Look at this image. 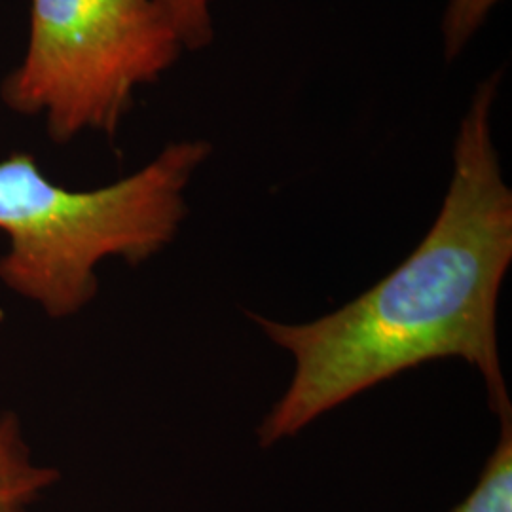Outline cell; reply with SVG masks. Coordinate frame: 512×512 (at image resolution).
I'll return each mask as SVG.
<instances>
[{
    "instance_id": "1",
    "label": "cell",
    "mask_w": 512,
    "mask_h": 512,
    "mask_svg": "<svg viewBox=\"0 0 512 512\" xmlns=\"http://www.w3.org/2000/svg\"><path fill=\"white\" fill-rule=\"evenodd\" d=\"M503 78L494 71L476 84L439 215L391 274L308 323L247 311L294 359L289 387L256 429L260 448L296 437L336 406L439 359L476 368L492 412L512 414L497 344V302L512 262V190L494 141Z\"/></svg>"
},
{
    "instance_id": "2",
    "label": "cell",
    "mask_w": 512,
    "mask_h": 512,
    "mask_svg": "<svg viewBox=\"0 0 512 512\" xmlns=\"http://www.w3.org/2000/svg\"><path fill=\"white\" fill-rule=\"evenodd\" d=\"M213 145L184 139L143 169L95 190L52 183L27 152L0 162V281L61 319L86 308L107 258L143 264L171 245L188 215L186 188Z\"/></svg>"
},
{
    "instance_id": "3",
    "label": "cell",
    "mask_w": 512,
    "mask_h": 512,
    "mask_svg": "<svg viewBox=\"0 0 512 512\" xmlns=\"http://www.w3.org/2000/svg\"><path fill=\"white\" fill-rule=\"evenodd\" d=\"M183 52L160 0H31L27 54L2 99L16 112H46L55 143L86 129L114 137L135 90Z\"/></svg>"
},
{
    "instance_id": "4",
    "label": "cell",
    "mask_w": 512,
    "mask_h": 512,
    "mask_svg": "<svg viewBox=\"0 0 512 512\" xmlns=\"http://www.w3.org/2000/svg\"><path fill=\"white\" fill-rule=\"evenodd\" d=\"M59 473L37 465L14 414L0 418V512H25Z\"/></svg>"
},
{
    "instance_id": "5",
    "label": "cell",
    "mask_w": 512,
    "mask_h": 512,
    "mask_svg": "<svg viewBox=\"0 0 512 512\" xmlns=\"http://www.w3.org/2000/svg\"><path fill=\"white\" fill-rule=\"evenodd\" d=\"M499 421L501 435L475 490L452 512H512V414Z\"/></svg>"
},
{
    "instance_id": "6",
    "label": "cell",
    "mask_w": 512,
    "mask_h": 512,
    "mask_svg": "<svg viewBox=\"0 0 512 512\" xmlns=\"http://www.w3.org/2000/svg\"><path fill=\"white\" fill-rule=\"evenodd\" d=\"M503 0H448L442 23V52L448 63L456 61L480 33L484 23Z\"/></svg>"
},
{
    "instance_id": "7",
    "label": "cell",
    "mask_w": 512,
    "mask_h": 512,
    "mask_svg": "<svg viewBox=\"0 0 512 512\" xmlns=\"http://www.w3.org/2000/svg\"><path fill=\"white\" fill-rule=\"evenodd\" d=\"M177 27L184 50L200 52L215 40L213 6L217 0H160Z\"/></svg>"
}]
</instances>
